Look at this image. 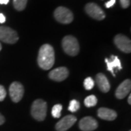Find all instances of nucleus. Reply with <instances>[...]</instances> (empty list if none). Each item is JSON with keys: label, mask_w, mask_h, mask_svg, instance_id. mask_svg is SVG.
<instances>
[{"label": "nucleus", "mask_w": 131, "mask_h": 131, "mask_svg": "<svg viewBox=\"0 0 131 131\" xmlns=\"http://www.w3.org/2000/svg\"><path fill=\"white\" fill-rule=\"evenodd\" d=\"M38 64L44 70L50 69L55 63V52L51 45L45 44L40 47L37 58Z\"/></svg>", "instance_id": "obj_1"}, {"label": "nucleus", "mask_w": 131, "mask_h": 131, "mask_svg": "<svg viewBox=\"0 0 131 131\" xmlns=\"http://www.w3.org/2000/svg\"><path fill=\"white\" fill-rule=\"evenodd\" d=\"M31 114L37 121H43L47 115V103L42 99H37L34 101Z\"/></svg>", "instance_id": "obj_2"}, {"label": "nucleus", "mask_w": 131, "mask_h": 131, "mask_svg": "<svg viewBox=\"0 0 131 131\" xmlns=\"http://www.w3.org/2000/svg\"><path fill=\"white\" fill-rule=\"evenodd\" d=\"M62 47L66 54L71 56H77L80 52V45L73 36H66L62 40Z\"/></svg>", "instance_id": "obj_3"}, {"label": "nucleus", "mask_w": 131, "mask_h": 131, "mask_svg": "<svg viewBox=\"0 0 131 131\" xmlns=\"http://www.w3.org/2000/svg\"><path fill=\"white\" fill-rule=\"evenodd\" d=\"M54 17L57 21L63 24H69L72 22L74 15L70 9L64 7H58L54 12Z\"/></svg>", "instance_id": "obj_4"}, {"label": "nucleus", "mask_w": 131, "mask_h": 131, "mask_svg": "<svg viewBox=\"0 0 131 131\" xmlns=\"http://www.w3.org/2000/svg\"><path fill=\"white\" fill-rule=\"evenodd\" d=\"M0 40L7 44H14L18 42V33L7 26H0Z\"/></svg>", "instance_id": "obj_5"}, {"label": "nucleus", "mask_w": 131, "mask_h": 131, "mask_svg": "<svg viewBox=\"0 0 131 131\" xmlns=\"http://www.w3.org/2000/svg\"><path fill=\"white\" fill-rule=\"evenodd\" d=\"M9 92L12 101L15 103H18L24 96V86L18 82H14L10 84Z\"/></svg>", "instance_id": "obj_6"}, {"label": "nucleus", "mask_w": 131, "mask_h": 131, "mask_svg": "<svg viewBox=\"0 0 131 131\" xmlns=\"http://www.w3.org/2000/svg\"><path fill=\"white\" fill-rule=\"evenodd\" d=\"M85 11L93 18L101 20L106 17V15L98 5L95 3H88L85 6Z\"/></svg>", "instance_id": "obj_7"}, {"label": "nucleus", "mask_w": 131, "mask_h": 131, "mask_svg": "<svg viewBox=\"0 0 131 131\" xmlns=\"http://www.w3.org/2000/svg\"><path fill=\"white\" fill-rule=\"evenodd\" d=\"M114 44L121 51L130 53L131 51V41L126 36L117 34L114 37Z\"/></svg>", "instance_id": "obj_8"}, {"label": "nucleus", "mask_w": 131, "mask_h": 131, "mask_svg": "<svg viewBox=\"0 0 131 131\" xmlns=\"http://www.w3.org/2000/svg\"><path fill=\"white\" fill-rule=\"evenodd\" d=\"M77 122V118L74 115H67L58 122H57L56 125V129L57 131H66L69 130L71 127L74 125Z\"/></svg>", "instance_id": "obj_9"}, {"label": "nucleus", "mask_w": 131, "mask_h": 131, "mask_svg": "<svg viewBox=\"0 0 131 131\" xmlns=\"http://www.w3.org/2000/svg\"><path fill=\"white\" fill-rule=\"evenodd\" d=\"M79 126L81 130L93 131L95 130L98 126V122L91 117H85L80 120Z\"/></svg>", "instance_id": "obj_10"}, {"label": "nucleus", "mask_w": 131, "mask_h": 131, "mask_svg": "<svg viewBox=\"0 0 131 131\" xmlns=\"http://www.w3.org/2000/svg\"><path fill=\"white\" fill-rule=\"evenodd\" d=\"M69 70L66 67H59L52 70L49 73V77L52 80L61 82L66 80L69 76Z\"/></svg>", "instance_id": "obj_11"}, {"label": "nucleus", "mask_w": 131, "mask_h": 131, "mask_svg": "<svg viewBox=\"0 0 131 131\" xmlns=\"http://www.w3.org/2000/svg\"><path fill=\"white\" fill-rule=\"evenodd\" d=\"M131 90V82L130 80H125L123 81L121 84L117 88L115 96L118 99H123L127 96L128 93H130Z\"/></svg>", "instance_id": "obj_12"}, {"label": "nucleus", "mask_w": 131, "mask_h": 131, "mask_svg": "<svg viewBox=\"0 0 131 131\" xmlns=\"http://www.w3.org/2000/svg\"><path fill=\"white\" fill-rule=\"evenodd\" d=\"M98 116L104 120L112 121L117 118V114L112 109L107 108H100L98 110Z\"/></svg>", "instance_id": "obj_13"}, {"label": "nucleus", "mask_w": 131, "mask_h": 131, "mask_svg": "<svg viewBox=\"0 0 131 131\" xmlns=\"http://www.w3.org/2000/svg\"><path fill=\"white\" fill-rule=\"evenodd\" d=\"M96 83L98 84L99 89L103 93H107L110 90V84L106 78V77L102 73H99L96 75L95 78Z\"/></svg>", "instance_id": "obj_14"}, {"label": "nucleus", "mask_w": 131, "mask_h": 131, "mask_svg": "<svg viewBox=\"0 0 131 131\" xmlns=\"http://www.w3.org/2000/svg\"><path fill=\"white\" fill-rule=\"evenodd\" d=\"M105 62L106 63V65H107L108 71H111L114 77H115V74L114 72V69L115 68H118L119 70L122 69L121 62H120V60L118 58L117 56H112L111 58H110V59L106 58L105 59Z\"/></svg>", "instance_id": "obj_15"}, {"label": "nucleus", "mask_w": 131, "mask_h": 131, "mask_svg": "<svg viewBox=\"0 0 131 131\" xmlns=\"http://www.w3.org/2000/svg\"><path fill=\"white\" fill-rule=\"evenodd\" d=\"M97 103H98V99L93 95H89L84 99V105L87 107L95 106L97 104Z\"/></svg>", "instance_id": "obj_16"}, {"label": "nucleus", "mask_w": 131, "mask_h": 131, "mask_svg": "<svg viewBox=\"0 0 131 131\" xmlns=\"http://www.w3.org/2000/svg\"><path fill=\"white\" fill-rule=\"evenodd\" d=\"M28 0H13V5L14 7L18 11L24 10L27 4Z\"/></svg>", "instance_id": "obj_17"}, {"label": "nucleus", "mask_w": 131, "mask_h": 131, "mask_svg": "<svg viewBox=\"0 0 131 131\" xmlns=\"http://www.w3.org/2000/svg\"><path fill=\"white\" fill-rule=\"evenodd\" d=\"M63 106L61 104H56L52 108V115L55 118H59L61 115Z\"/></svg>", "instance_id": "obj_18"}, {"label": "nucleus", "mask_w": 131, "mask_h": 131, "mask_svg": "<svg viewBox=\"0 0 131 131\" xmlns=\"http://www.w3.org/2000/svg\"><path fill=\"white\" fill-rule=\"evenodd\" d=\"M80 108V103L79 101H77V100H71L69 103V111H70L71 112H76L79 108Z\"/></svg>", "instance_id": "obj_19"}, {"label": "nucleus", "mask_w": 131, "mask_h": 131, "mask_svg": "<svg viewBox=\"0 0 131 131\" xmlns=\"http://www.w3.org/2000/svg\"><path fill=\"white\" fill-rule=\"evenodd\" d=\"M94 84H95V82H94L93 80L91 77H88V78H86L84 80V87L86 90H90L93 89L94 87Z\"/></svg>", "instance_id": "obj_20"}, {"label": "nucleus", "mask_w": 131, "mask_h": 131, "mask_svg": "<svg viewBox=\"0 0 131 131\" xmlns=\"http://www.w3.org/2000/svg\"><path fill=\"white\" fill-rule=\"evenodd\" d=\"M6 95H7V93H6L5 88L2 85H0V101H4V99L6 97Z\"/></svg>", "instance_id": "obj_21"}, {"label": "nucleus", "mask_w": 131, "mask_h": 131, "mask_svg": "<svg viewBox=\"0 0 131 131\" xmlns=\"http://www.w3.org/2000/svg\"><path fill=\"white\" fill-rule=\"evenodd\" d=\"M120 4L122 8H127L130 5V0H120Z\"/></svg>", "instance_id": "obj_22"}, {"label": "nucleus", "mask_w": 131, "mask_h": 131, "mask_svg": "<svg viewBox=\"0 0 131 131\" xmlns=\"http://www.w3.org/2000/svg\"><path fill=\"white\" fill-rule=\"evenodd\" d=\"M115 2H116V0H110V1H108V2L106 3V7H107V8H109V7H112L113 5L115 4Z\"/></svg>", "instance_id": "obj_23"}, {"label": "nucleus", "mask_w": 131, "mask_h": 131, "mask_svg": "<svg viewBox=\"0 0 131 131\" xmlns=\"http://www.w3.org/2000/svg\"><path fill=\"white\" fill-rule=\"evenodd\" d=\"M5 20H6V18H5V15L2 13H0V24L5 23Z\"/></svg>", "instance_id": "obj_24"}, {"label": "nucleus", "mask_w": 131, "mask_h": 131, "mask_svg": "<svg viewBox=\"0 0 131 131\" xmlns=\"http://www.w3.org/2000/svg\"><path fill=\"white\" fill-rule=\"evenodd\" d=\"M5 117H3V115H2V114H0V125H3V124L5 123Z\"/></svg>", "instance_id": "obj_25"}, {"label": "nucleus", "mask_w": 131, "mask_h": 131, "mask_svg": "<svg viewBox=\"0 0 131 131\" xmlns=\"http://www.w3.org/2000/svg\"><path fill=\"white\" fill-rule=\"evenodd\" d=\"M9 0H0V4L1 5H7L9 2Z\"/></svg>", "instance_id": "obj_26"}, {"label": "nucleus", "mask_w": 131, "mask_h": 131, "mask_svg": "<svg viewBox=\"0 0 131 131\" xmlns=\"http://www.w3.org/2000/svg\"><path fill=\"white\" fill-rule=\"evenodd\" d=\"M127 102L129 104H130L131 103V95L130 94H129V97H128V99H127Z\"/></svg>", "instance_id": "obj_27"}, {"label": "nucleus", "mask_w": 131, "mask_h": 131, "mask_svg": "<svg viewBox=\"0 0 131 131\" xmlns=\"http://www.w3.org/2000/svg\"><path fill=\"white\" fill-rule=\"evenodd\" d=\"M1 50H2V45L0 44V51H1Z\"/></svg>", "instance_id": "obj_28"}, {"label": "nucleus", "mask_w": 131, "mask_h": 131, "mask_svg": "<svg viewBox=\"0 0 131 131\" xmlns=\"http://www.w3.org/2000/svg\"><path fill=\"white\" fill-rule=\"evenodd\" d=\"M129 131H131V130H129Z\"/></svg>", "instance_id": "obj_29"}]
</instances>
